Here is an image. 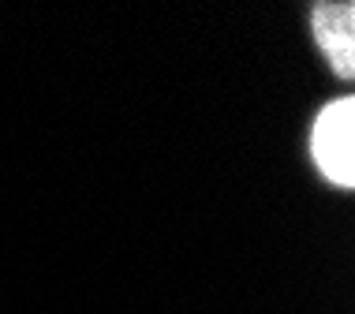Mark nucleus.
Wrapping results in <instances>:
<instances>
[{"instance_id":"obj_2","label":"nucleus","mask_w":355,"mask_h":314,"mask_svg":"<svg viewBox=\"0 0 355 314\" xmlns=\"http://www.w3.org/2000/svg\"><path fill=\"white\" fill-rule=\"evenodd\" d=\"M314 37L322 53L329 56L333 71L348 75L355 71V8L352 4H314Z\"/></svg>"},{"instance_id":"obj_1","label":"nucleus","mask_w":355,"mask_h":314,"mask_svg":"<svg viewBox=\"0 0 355 314\" xmlns=\"http://www.w3.org/2000/svg\"><path fill=\"white\" fill-rule=\"evenodd\" d=\"M311 157L337 187L355 184V101L337 98L318 112L311 128Z\"/></svg>"}]
</instances>
